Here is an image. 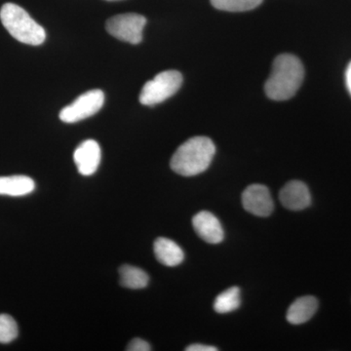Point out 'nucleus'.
I'll return each instance as SVG.
<instances>
[{
  "instance_id": "obj_1",
  "label": "nucleus",
  "mask_w": 351,
  "mask_h": 351,
  "mask_svg": "<svg viewBox=\"0 0 351 351\" xmlns=\"http://www.w3.org/2000/svg\"><path fill=\"white\" fill-rule=\"evenodd\" d=\"M304 78V69L299 58L291 54L279 55L265 82V94L274 101H287L297 93Z\"/></svg>"
},
{
  "instance_id": "obj_2",
  "label": "nucleus",
  "mask_w": 351,
  "mask_h": 351,
  "mask_svg": "<svg viewBox=\"0 0 351 351\" xmlns=\"http://www.w3.org/2000/svg\"><path fill=\"white\" fill-rule=\"evenodd\" d=\"M215 154L216 147L213 141L197 136L180 145L171 159V168L177 174L184 177L199 175L209 168Z\"/></svg>"
},
{
  "instance_id": "obj_3",
  "label": "nucleus",
  "mask_w": 351,
  "mask_h": 351,
  "mask_svg": "<svg viewBox=\"0 0 351 351\" xmlns=\"http://www.w3.org/2000/svg\"><path fill=\"white\" fill-rule=\"evenodd\" d=\"M0 20L9 34L20 43L38 46L45 41V29L17 4H4L0 10Z\"/></svg>"
},
{
  "instance_id": "obj_4",
  "label": "nucleus",
  "mask_w": 351,
  "mask_h": 351,
  "mask_svg": "<svg viewBox=\"0 0 351 351\" xmlns=\"http://www.w3.org/2000/svg\"><path fill=\"white\" fill-rule=\"evenodd\" d=\"M182 84V75L180 71H161L154 80L145 83L138 100L142 105L154 107L177 93Z\"/></svg>"
},
{
  "instance_id": "obj_5",
  "label": "nucleus",
  "mask_w": 351,
  "mask_h": 351,
  "mask_svg": "<svg viewBox=\"0 0 351 351\" xmlns=\"http://www.w3.org/2000/svg\"><path fill=\"white\" fill-rule=\"evenodd\" d=\"M145 25L147 19L144 16L134 13L121 14L108 20L106 29L113 38L136 45L142 43Z\"/></svg>"
},
{
  "instance_id": "obj_6",
  "label": "nucleus",
  "mask_w": 351,
  "mask_h": 351,
  "mask_svg": "<svg viewBox=\"0 0 351 351\" xmlns=\"http://www.w3.org/2000/svg\"><path fill=\"white\" fill-rule=\"evenodd\" d=\"M105 94L100 89L90 90L80 95L71 105L60 112V119L64 123H75L88 117H93L103 108Z\"/></svg>"
},
{
  "instance_id": "obj_7",
  "label": "nucleus",
  "mask_w": 351,
  "mask_h": 351,
  "mask_svg": "<svg viewBox=\"0 0 351 351\" xmlns=\"http://www.w3.org/2000/svg\"><path fill=\"white\" fill-rule=\"evenodd\" d=\"M242 204L247 212L258 217H269L274 208L269 189L260 184H251L245 189Z\"/></svg>"
},
{
  "instance_id": "obj_8",
  "label": "nucleus",
  "mask_w": 351,
  "mask_h": 351,
  "mask_svg": "<svg viewBox=\"0 0 351 351\" xmlns=\"http://www.w3.org/2000/svg\"><path fill=\"white\" fill-rule=\"evenodd\" d=\"M100 145L94 140H86L76 147L73 160L78 172L82 176H91L98 170L101 163Z\"/></svg>"
},
{
  "instance_id": "obj_9",
  "label": "nucleus",
  "mask_w": 351,
  "mask_h": 351,
  "mask_svg": "<svg viewBox=\"0 0 351 351\" xmlns=\"http://www.w3.org/2000/svg\"><path fill=\"white\" fill-rule=\"evenodd\" d=\"M195 232L201 239L209 244H219L225 239L223 226L215 215L201 211L193 219Z\"/></svg>"
},
{
  "instance_id": "obj_10",
  "label": "nucleus",
  "mask_w": 351,
  "mask_h": 351,
  "mask_svg": "<svg viewBox=\"0 0 351 351\" xmlns=\"http://www.w3.org/2000/svg\"><path fill=\"white\" fill-rule=\"evenodd\" d=\"M279 199L287 209L301 211L311 204V191L304 182L291 181L281 189Z\"/></svg>"
},
{
  "instance_id": "obj_11",
  "label": "nucleus",
  "mask_w": 351,
  "mask_h": 351,
  "mask_svg": "<svg viewBox=\"0 0 351 351\" xmlns=\"http://www.w3.org/2000/svg\"><path fill=\"white\" fill-rule=\"evenodd\" d=\"M318 308V301L313 295H304L295 300L288 308L287 321L293 325L304 324L313 318Z\"/></svg>"
},
{
  "instance_id": "obj_12",
  "label": "nucleus",
  "mask_w": 351,
  "mask_h": 351,
  "mask_svg": "<svg viewBox=\"0 0 351 351\" xmlns=\"http://www.w3.org/2000/svg\"><path fill=\"white\" fill-rule=\"evenodd\" d=\"M154 250L157 261L166 267H177L184 258V253L181 247L173 240L165 237H159L156 240Z\"/></svg>"
},
{
  "instance_id": "obj_13",
  "label": "nucleus",
  "mask_w": 351,
  "mask_h": 351,
  "mask_svg": "<svg viewBox=\"0 0 351 351\" xmlns=\"http://www.w3.org/2000/svg\"><path fill=\"white\" fill-rule=\"evenodd\" d=\"M36 189V182L27 176H10L0 177V195L25 196Z\"/></svg>"
},
{
  "instance_id": "obj_14",
  "label": "nucleus",
  "mask_w": 351,
  "mask_h": 351,
  "mask_svg": "<svg viewBox=\"0 0 351 351\" xmlns=\"http://www.w3.org/2000/svg\"><path fill=\"white\" fill-rule=\"evenodd\" d=\"M119 276L121 286L134 290L147 287L149 280L147 272L129 265H124L120 267Z\"/></svg>"
},
{
  "instance_id": "obj_15",
  "label": "nucleus",
  "mask_w": 351,
  "mask_h": 351,
  "mask_svg": "<svg viewBox=\"0 0 351 351\" xmlns=\"http://www.w3.org/2000/svg\"><path fill=\"white\" fill-rule=\"evenodd\" d=\"M241 304L240 299V289L232 287L219 294L214 302V309L216 313H230L239 308Z\"/></svg>"
},
{
  "instance_id": "obj_16",
  "label": "nucleus",
  "mask_w": 351,
  "mask_h": 351,
  "mask_svg": "<svg viewBox=\"0 0 351 351\" xmlns=\"http://www.w3.org/2000/svg\"><path fill=\"white\" fill-rule=\"evenodd\" d=\"M212 5L226 12H245L262 4L263 0H210Z\"/></svg>"
},
{
  "instance_id": "obj_17",
  "label": "nucleus",
  "mask_w": 351,
  "mask_h": 351,
  "mask_svg": "<svg viewBox=\"0 0 351 351\" xmlns=\"http://www.w3.org/2000/svg\"><path fill=\"white\" fill-rule=\"evenodd\" d=\"M18 325L12 316L0 314V343H9L17 338Z\"/></svg>"
},
{
  "instance_id": "obj_18",
  "label": "nucleus",
  "mask_w": 351,
  "mask_h": 351,
  "mask_svg": "<svg viewBox=\"0 0 351 351\" xmlns=\"http://www.w3.org/2000/svg\"><path fill=\"white\" fill-rule=\"evenodd\" d=\"M128 351H149L152 350L151 346L147 341L142 339H134L127 346Z\"/></svg>"
},
{
  "instance_id": "obj_19",
  "label": "nucleus",
  "mask_w": 351,
  "mask_h": 351,
  "mask_svg": "<svg viewBox=\"0 0 351 351\" xmlns=\"http://www.w3.org/2000/svg\"><path fill=\"white\" fill-rule=\"evenodd\" d=\"M186 351H217L218 348L215 346L200 345V343H195V345H191L186 348Z\"/></svg>"
},
{
  "instance_id": "obj_20",
  "label": "nucleus",
  "mask_w": 351,
  "mask_h": 351,
  "mask_svg": "<svg viewBox=\"0 0 351 351\" xmlns=\"http://www.w3.org/2000/svg\"><path fill=\"white\" fill-rule=\"evenodd\" d=\"M346 86H348V91H350V93L351 95V62L350 64H348V69H346Z\"/></svg>"
},
{
  "instance_id": "obj_21",
  "label": "nucleus",
  "mask_w": 351,
  "mask_h": 351,
  "mask_svg": "<svg viewBox=\"0 0 351 351\" xmlns=\"http://www.w3.org/2000/svg\"><path fill=\"white\" fill-rule=\"evenodd\" d=\"M107 1H120V0H107Z\"/></svg>"
}]
</instances>
